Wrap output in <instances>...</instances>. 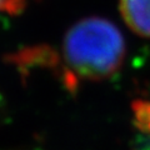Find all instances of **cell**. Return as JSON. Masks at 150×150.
Returning <instances> with one entry per match:
<instances>
[{
    "label": "cell",
    "instance_id": "cell-1",
    "mask_svg": "<svg viewBox=\"0 0 150 150\" xmlns=\"http://www.w3.org/2000/svg\"><path fill=\"white\" fill-rule=\"evenodd\" d=\"M126 53L124 36L114 23L100 16L81 19L67 31L62 45V80L69 90L83 81L112 76Z\"/></svg>",
    "mask_w": 150,
    "mask_h": 150
},
{
    "label": "cell",
    "instance_id": "cell-2",
    "mask_svg": "<svg viewBox=\"0 0 150 150\" xmlns=\"http://www.w3.org/2000/svg\"><path fill=\"white\" fill-rule=\"evenodd\" d=\"M125 24L135 34L150 38V0H119Z\"/></svg>",
    "mask_w": 150,
    "mask_h": 150
},
{
    "label": "cell",
    "instance_id": "cell-3",
    "mask_svg": "<svg viewBox=\"0 0 150 150\" xmlns=\"http://www.w3.org/2000/svg\"><path fill=\"white\" fill-rule=\"evenodd\" d=\"M135 124L144 133L150 134V103L139 100L133 104Z\"/></svg>",
    "mask_w": 150,
    "mask_h": 150
},
{
    "label": "cell",
    "instance_id": "cell-4",
    "mask_svg": "<svg viewBox=\"0 0 150 150\" xmlns=\"http://www.w3.org/2000/svg\"><path fill=\"white\" fill-rule=\"evenodd\" d=\"M26 0H0V13L18 15L25 9Z\"/></svg>",
    "mask_w": 150,
    "mask_h": 150
}]
</instances>
